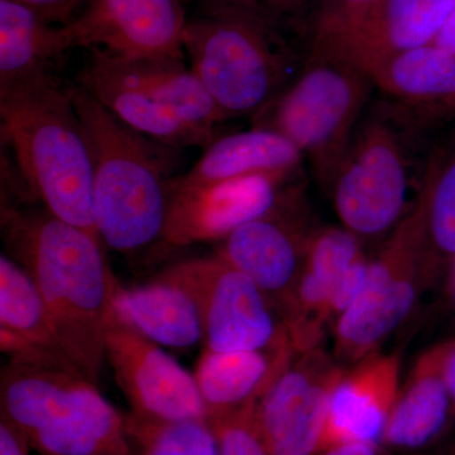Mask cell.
<instances>
[{
  "label": "cell",
  "mask_w": 455,
  "mask_h": 455,
  "mask_svg": "<svg viewBox=\"0 0 455 455\" xmlns=\"http://www.w3.org/2000/svg\"><path fill=\"white\" fill-rule=\"evenodd\" d=\"M372 88L357 66L310 52L298 79L257 114L254 127L291 140L309 160L320 187L331 191Z\"/></svg>",
  "instance_id": "cell-6"
},
{
  "label": "cell",
  "mask_w": 455,
  "mask_h": 455,
  "mask_svg": "<svg viewBox=\"0 0 455 455\" xmlns=\"http://www.w3.org/2000/svg\"><path fill=\"white\" fill-rule=\"evenodd\" d=\"M451 5L453 0H382L346 37L310 52L340 57L364 73L398 53L433 44Z\"/></svg>",
  "instance_id": "cell-16"
},
{
  "label": "cell",
  "mask_w": 455,
  "mask_h": 455,
  "mask_svg": "<svg viewBox=\"0 0 455 455\" xmlns=\"http://www.w3.org/2000/svg\"><path fill=\"white\" fill-rule=\"evenodd\" d=\"M0 344L2 352L16 361L53 364L77 372L62 349L35 281L5 253L0 256Z\"/></svg>",
  "instance_id": "cell-19"
},
{
  "label": "cell",
  "mask_w": 455,
  "mask_h": 455,
  "mask_svg": "<svg viewBox=\"0 0 455 455\" xmlns=\"http://www.w3.org/2000/svg\"><path fill=\"white\" fill-rule=\"evenodd\" d=\"M315 455H383V451L376 443L355 442L322 449Z\"/></svg>",
  "instance_id": "cell-34"
},
{
  "label": "cell",
  "mask_w": 455,
  "mask_h": 455,
  "mask_svg": "<svg viewBox=\"0 0 455 455\" xmlns=\"http://www.w3.org/2000/svg\"><path fill=\"white\" fill-rule=\"evenodd\" d=\"M161 274L196 300L202 316L204 349L239 352L290 343L284 323L275 316L274 302L247 275L218 254L176 263Z\"/></svg>",
  "instance_id": "cell-9"
},
{
  "label": "cell",
  "mask_w": 455,
  "mask_h": 455,
  "mask_svg": "<svg viewBox=\"0 0 455 455\" xmlns=\"http://www.w3.org/2000/svg\"><path fill=\"white\" fill-rule=\"evenodd\" d=\"M451 455H455V444H454L453 449H451Z\"/></svg>",
  "instance_id": "cell-38"
},
{
  "label": "cell",
  "mask_w": 455,
  "mask_h": 455,
  "mask_svg": "<svg viewBox=\"0 0 455 455\" xmlns=\"http://www.w3.org/2000/svg\"><path fill=\"white\" fill-rule=\"evenodd\" d=\"M125 424L136 455H218L208 419L155 423L127 414Z\"/></svg>",
  "instance_id": "cell-27"
},
{
  "label": "cell",
  "mask_w": 455,
  "mask_h": 455,
  "mask_svg": "<svg viewBox=\"0 0 455 455\" xmlns=\"http://www.w3.org/2000/svg\"><path fill=\"white\" fill-rule=\"evenodd\" d=\"M0 127L27 187L46 211L99 236L88 140L55 70L0 89Z\"/></svg>",
  "instance_id": "cell-3"
},
{
  "label": "cell",
  "mask_w": 455,
  "mask_h": 455,
  "mask_svg": "<svg viewBox=\"0 0 455 455\" xmlns=\"http://www.w3.org/2000/svg\"><path fill=\"white\" fill-rule=\"evenodd\" d=\"M0 412L40 455H136L125 415L68 368L12 359L0 376Z\"/></svg>",
  "instance_id": "cell-5"
},
{
  "label": "cell",
  "mask_w": 455,
  "mask_h": 455,
  "mask_svg": "<svg viewBox=\"0 0 455 455\" xmlns=\"http://www.w3.org/2000/svg\"><path fill=\"white\" fill-rule=\"evenodd\" d=\"M453 289H454V293H455V265L453 267Z\"/></svg>",
  "instance_id": "cell-37"
},
{
  "label": "cell",
  "mask_w": 455,
  "mask_h": 455,
  "mask_svg": "<svg viewBox=\"0 0 455 455\" xmlns=\"http://www.w3.org/2000/svg\"><path fill=\"white\" fill-rule=\"evenodd\" d=\"M106 361L130 403V414L155 423L208 419L196 377L114 309L108 320Z\"/></svg>",
  "instance_id": "cell-10"
},
{
  "label": "cell",
  "mask_w": 455,
  "mask_h": 455,
  "mask_svg": "<svg viewBox=\"0 0 455 455\" xmlns=\"http://www.w3.org/2000/svg\"><path fill=\"white\" fill-rule=\"evenodd\" d=\"M68 51L61 26L14 0H0V89L53 70Z\"/></svg>",
  "instance_id": "cell-25"
},
{
  "label": "cell",
  "mask_w": 455,
  "mask_h": 455,
  "mask_svg": "<svg viewBox=\"0 0 455 455\" xmlns=\"http://www.w3.org/2000/svg\"><path fill=\"white\" fill-rule=\"evenodd\" d=\"M427 206V238L440 265H455V137L435 149L421 185Z\"/></svg>",
  "instance_id": "cell-26"
},
{
  "label": "cell",
  "mask_w": 455,
  "mask_h": 455,
  "mask_svg": "<svg viewBox=\"0 0 455 455\" xmlns=\"http://www.w3.org/2000/svg\"><path fill=\"white\" fill-rule=\"evenodd\" d=\"M292 175L260 173L214 184H180L173 179L163 243L185 247L221 241L236 228L267 212Z\"/></svg>",
  "instance_id": "cell-14"
},
{
  "label": "cell",
  "mask_w": 455,
  "mask_h": 455,
  "mask_svg": "<svg viewBox=\"0 0 455 455\" xmlns=\"http://www.w3.org/2000/svg\"><path fill=\"white\" fill-rule=\"evenodd\" d=\"M123 68L143 86L156 103L176 118L214 140V130L228 116L218 107L202 80L182 59H125Z\"/></svg>",
  "instance_id": "cell-24"
},
{
  "label": "cell",
  "mask_w": 455,
  "mask_h": 455,
  "mask_svg": "<svg viewBox=\"0 0 455 455\" xmlns=\"http://www.w3.org/2000/svg\"><path fill=\"white\" fill-rule=\"evenodd\" d=\"M439 267L427 238L420 188L412 208L392 230L379 257L370 262L357 300L335 323V357L355 364L377 352L405 322Z\"/></svg>",
  "instance_id": "cell-7"
},
{
  "label": "cell",
  "mask_w": 455,
  "mask_h": 455,
  "mask_svg": "<svg viewBox=\"0 0 455 455\" xmlns=\"http://www.w3.org/2000/svg\"><path fill=\"white\" fill-rule=\"evenodd\" d=\"M434 44L455 55V0H453L447 23L443 27L442 32L439 33Z\"/></svg>",
  "instance_id": "cell-35"
},
{
  "label": "cell",
  "mask_w": 455,
  "mask_h": 455,
  "mask_svg": "<svg viewBox=\"0 0 455 455\" xmlns=\"http://www.w3.org/2000/svg\"><path fill=\"white\" fill-rule=\"evenodd\" d=\"M315 229L301 188L289 187L267 212L221 239L217 254L247 275L283 317Z\"/></svg>",
  "instance_id": "cell-11"
},
{
  "label": "cell",
  "mask_w": 455,
  "mask_h": 455,
  "mask_svg": "<svg viewBox=\"0 0 455 455\" xmlns=\"http://www.w3.org/2000/svg\"><path fill=\"white\" fill-rule=\"evenodd\" d=\"M8 256L40 290L68 361L98 385L106 363V331L119 281L100 238L49 212L2 208Z\"/></svg>",
  "instance_id": "cell-1"
},
{
  "label": "cell",
  "mask_w": 455,
  "mask_h": 455,
  "mask_svg": "<svg viewBox=\"0 0 455 455\" xmlns=\"http://www.w3.org/2000/svg\"><path fill=\"white\" fill-rule=\"evenodd\" d=\"M400 388L396 355L374 352L344 371L331 394L322 449L355 442L381 445Z\"/></svg>",
  "instance_id": "cell-15"
},
{
  "label": "cell",
  "mask_w": 455,
  "mask_h": 455,
  "mask_svg": "<svg viewBox=\"0 0 455 455\" xmlns=\"http://www.w3.org/2000/svg\"><path fill=\"white\" fill-rule=\"evenodd\" d=\"M364 74L419 127L455 116V55L436 44L398 53Z\"/></svg>",
  "instance_id": "cell-18"
},
{
  "label": "cell",
  "mask_w": 455,
  "mask_h": 455,
  "mask_svg": "<svg viewBox=\"0 0 455 455\" xmlns=\"http://www.w3.org/2000/svg\"><path fill=\"white\" fill-rule=\"evenodd\" d=\"M114 305L140 333L158 346L188 349L204 340L202 316L193 296L163 274L136 286L118 283Z\"/></svg>",
  "instance_id": "cell-22"
},
{
  "label": "cell",
  "mask_w": 455,
  "mask_h": 455,
  "mask_svg": "<svg viewBox=\"0 0 455 455\" xmlns=\"http://www.w3.org/2000/svg\"><path fill=\"white\" fill-rule=\"evenodd\" d=\"M382 0H317L310 50L331 47L361 25Z\"/></svg>",
  "instance_id": "cell-30"
},
{
  "label": "cell",
  "mask_w": 455,
  "mask_h": 455,
  "mask_svg": "<svg viewBox=\"0 0 455 455\" xmlns=\"http://www.w3.org/2000/svg\"><path fill=\"white\" fill-rule=\"evenodd\" d=\"M296 355L290 343L277 348L239 352L204 349L194 377L209 415L259 400Z\"/></svg>",
  "instance_id": "cell-21"
},
{
  "label": "cell",
  "mask_w": 455,
  "mask_h": 455,
  "mask_svg": "<svg viewBox=\"0 0 455 455\" xmlns=\"http://www.w3.org/2000/svg\"><path fill=\"white\" fill-rule=\"evenodd\" d=\"M248 4L262 12L269 20L280 27V23L286 20H291L296 14L304 11L310 3L317 0H243Z\"/></svg>",
  "instance_id": "cell-32"
},
{
  "label": "cell",
  "mask_w": 455,
  "mask_h": 455,
  "mask_svg": "<svg viewBox=\"0 0 455 455\" xmlns=\"http://www.w3.org/2000/svg\"><path fill=\"white\" fill-rule=\"evenodd\" d=\"M257 401L209 415V424L217 438L218 455H271L257 427Z\"/></svg>",
  "instance_id": "cell-29"
},
{
  "label": "cell",
  "mask_w": 455,
  "mask_h": 455,
  "mask_svg": "<svg viewBox=\"0 0 455 455\" xmlns=\"http://www.w3.org/2000/svg\"><path fill=\"white\" fill-rule=\"evenodd\" d=\"M344 370L320 348L298 353L256 403V421L271 455L322 449L335 386Z\"/></svg>",
  "instance_id": "cell-12"
},
{
  "label": "cell",
  "mask_w": 455,
  "mask_h": 455,
  "mask_svg": "<svg viewBox=\"0 0 455 455\" xmlns=\"http://www.w3.org/2000/svg\"><path fill=\"white\" fill-rule=\"evenodd\" d=\"M188 20L180 0H88L61 27L70 51L101 49L125 59L184 60Z\"/></svg>",
  "instance_id": "cell-13"
},
{
  "label": "cell",
  "mask_w": 455,
  "mask_h": 455,
  "mask_svg": "<svg viewBox=\"0 0 455 455\" xmlns=\"http://www.w3.org/2000/svg\"><path fill=\"white\" fill-rule=\"evenodd\" d=\"M92 164L99 238L122 254L163 243L178 148L134 131L82 86H68Z\"/></svg>",
  "instance_id": "cell-2"
},
{
  "label": "cell",
  "mask_w": 455,
  "mask_h": 455,
  "mask_svg": "<svg viewBox=\"0 0 455 455\" xmlns=\"http://www.w3.org/2000/svg\"><path fill=\"white\" fill-rule=\"evenodd\" d=\"M182 46L228 119L257 116L291 84V51L278 26L243 0H205Z\"/></svg>",
  "instance_id": "cell-4"
},
{
  "label": "cell",
  "mask_w": 455,
  "mask_h": 455,
  "mask_svg": "<svg viewBox=\"0 0 455 455\" xmlns=\"http://www.w3.org/2000/svg\"><path fill=\"white\" fill-rule=\"evenodd\" d=\"M445 344L419 358L386 424L381 447L415 451L442 435L455 409L443 373Z\"/></svg>",
  "instance_id": "cell-20"
},
{
  "label": "cell",
  "mask_w": 455,
  "mask_h": 455,
  "mask_svg": "<svg viewBox=\"0 0 455 455\" xmlns=\"http://www.w3.org/2000/svg\"><path fill=\"white\" fill-rule=\"evenodd\" d=\"M304 155L277 132L254 127L212 140L193 169L179 176L182 185L199 187L260 173L293 175Z\"/></svg>",
  "instance_id": "cell-23"
},
{
  "label": "cell",
  "mask_w": 455,
  "mask_h": 455,
  "mask_svg": "<svg viewBox=\"0 0 455 455\" xmlns=\"http://www.w3.org/2000/svg\"><path fill=\"white\" fill-rule=\"evenodd\" d=\"M31 444L25 434L7 420L0 421V455H29Z\"/></svg>",
  "instance_id": "cell-33"
},
{
  "label": "cell",
  "mask_w": 455,
  "mask_h": 455,
  "mask_svg": "<svg viewBox=\"0 0 455 455\" xmlns=\"http://www.w3.org/2000/svg\"><path fill=\"white\" fill-rule=\"evenodd\" d=\"M391 121L377 110L358 123L331 187L338 217L359 239L394 230L406 215L409 158Z\"/></svg>",
  "instance_id": "cell-8"
},
{
  "label": "cell",
  "mask_w": 455,
  "mask_h": 455,
  "mask_svg": "<svg viewBox=\"0 0 455 455\" xmlns=\"http://www.w3.org/2000/svg\"><path fill=\"white\" fill-rule=\"evenodd\" d=\"M364 254L361 239L346 228H316L307 247L304 271L333 290L353 263Z\"/></svg>",
  "instance_id": "cell-28"
},
{
  "label": "cell",
  "mask_w": 455,
  "mask_h": 455,
  "mask_svg": "<svg viewBox=\"0 0 455 455\" xmlns=\"http://www.w3.org/2000/svg\"><path fill=\"white\" fill-rule=\"evenodd\" d=\"M14 2L31 8L51 25L62 26L76 17L85 7L88 0H14Z\"/></svg>",
  "instance_id": "cell-31"
},
{
  "label": "cell",
  "mask_w": 455,
  "mask_h": 455,
  "mask_svg": "<svg viewBox=\"0 0 455 455\" xmlns=\"http://www.w3.org/2000/svg\"><path fill=\"white\" fill-rule=\"evenodd\" d=\"M76 84L85 89L119 121L164 145L208 147L212 139L176 118L123 68L118 56L92 49Z\"/></svg>",
  "instance_id": "cell-17"
},
{
  "label": "cell",
  "mask_w": 455,
  "mask_h": 455,
  "mask_svg": "<svg viewBox=\"0 0 455 455\" xmlns=\"http://www.w3.org/2000/svg\"><path fill=\"white\" fill-rule=\"evenodd\" d=\"M443 373H444L445 382H447L448 390L451 392L455 406V340L445 343Z\"/></svg>",
  "instance_id": "cell-36"
}]
</instances>
